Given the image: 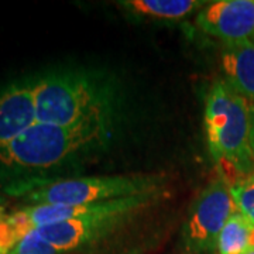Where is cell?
I'll list each match as a JSON object with an SVG mask.
<instances>
[{
	"instance_id": "cell-1",
	"label": "cell",
	"mask_w": 254,
	"mask_h": 254,
	"mask_svg": "<svg viewBox=\"0 0 254 254\" xmlns=\"http://www.w3.org/2000/svg\"><path fill=\"white\" fill-rule=\"evenodd\" d=\"M205 131L220 178L229 187L254 174L250 155V103L223 79L212 85L205 108Z\"/></svg>"
},
{
	"instance_id": "cell-2",
	"label": "cell",
	"mask_w": 254,
	"mask_h": 254,
	"mask_svg": "<svg viewBox=\"0 0 254 254\" xmlns=\"http://www.w3.org/2000/svg\"><path fill=\"white\" fill-rule=\"evenodd\" d=\"M37 122L55 126L106 125L109 105L89 79L54 73L34 82Z\"/></svg>"
},
{
	"instance_id": "cell-3",
	"label": "cell",
	"mask_w": 254,
	"mask_h": 254,
	"mask_svg": "<svg viewBox=\"0 0 254 254\" xmlns=\"http://www.w3.org/2000/svg\"><path fill=\"white\" fill-rule=\"evenodd\" d=\"M105 130V125L63 127L37 122L13 141L0 145V164L9 168L55 167L99 143Z\"/></svg>"
},
{
	"instance_id": "cell-4",
	"label": "cell",
	"mask_w": 254,
	"mask_h": 254,
	"mask_svg": "<svg viewBox=\"0 0 254 254\" xmlns=\"http://www.w3.org/2000/svg\"><path fill=\"white\" fill-rule=\"evenodd\" d=\"M157 190L158 180L153 177H85L36 185L27 193V200L33 205L82 206Z\"/></svg>"
},
{
	"instance_id": "cell-5",
	"label": "cell",
	"mask_w": 254,
	"mask_h": 254,
	"mask_svg": "<svg viewBox=\"0 0 254 254\" xmlns=\"http://www.w3.org/2000/svg\"><path fill=\"white\" fill-rule=\"evenodd\" d=\"M160 196V190L141 195H133L120 199L106 200L99 203L82 205V206H65V205H47L38 203L16 210L6 215V220L11 229L23 237L30 230L51 223L75 219L98 218V216H123L130 218L138 210L150 206Z\"/></svg>"
},
{
	"instance_id": "cell-6",
	"label": "cell",
	"mask_w": 254,
	"mask_h": 254,
	"mask_svg": "<svg viewBox=\"0 0 254 254\" xmlns=\"http://www.w3.org/2000/svg\"><path fill=\"white\" fill-rule=\"evenodd\" d=\"M237 212L230 187L222 178L209 184L196 198L185 226L187 243L193 252L216 250L226 222Z\"/></svg>"
},
{
	"instance_id": "cell-7",
	"label": "cell",
	"mask_w": 254,
	"mask_h": 254,
	"mask_svg": "<svg viewBox=\"0 0 254 254\" xmlns=\"http://www.w3.org/2000/svg\"><path fill=\"white\" fill-rule=\"evenodd\" d=\"M196 26L225 43L254 37V0L210 1L196 16Z\"/></svg>"
},
{
	"instance_id": "cell-8",
	"label": "cell",
	"mask_w": 254,
	"mask_h": 254,
	"mask_svg": "<svg viewBox=\"0 0 254 254\" xmlns=\"http://www.w3.org/2000/svg\"><path fill=\"white\" fill-rule=\"evenodd\" d=\"M127 219L128 218L123 216L75 219L40 226L33 230L48 245L53 246L60 253H64L88 243H93L95 240L110 233Z\"/></svg>"
},
{
	"instance_id": "cell-9",
	"label": "cell",
	"mask_w": 254,
	"mask_h": 254,
	"mask_svg": "<svg viewBox=\"0 0 254 254\" xmlns=\"http://www.w3.org/2000/svg\"><path fill=\"white\" fill-rule=\"evenodd\" d=\"M37 123L34 83H14L0 92V145Z\"/></svg>"
},
{
	"instance_id": "cell-10",
	"label": "cell",
	"mask_w": 254,
	"mask_h": 254,
	"mask_svg": "<svg viewBox=\"0 0 254 254\" xmlns=\"http://www.w3.org/2000/svg\"><path fill=\"white\" fill-rule=\"evenodd\" d=\"M222 69L225 82L243 96L250 105L254 103V40L225 43L222 50Z\"/></svg>"
},
{
	"instance_id": "cell-11",
	"label": "cell",
	"mask_w": 254,
	"mask_h": 254,
	"mask_svg": "<svg viewBox=\"0 0 254 254\" xmlns=\"http://www.w3.org/2000/svg\"><path fill=\"white\" fill-rule=\"evenodd\" d=\"M126 9L144 17L161 20H181L196 10L203 9L208 1L202 0H127L122 1Z\"/></svg>"
},
{
	"instance_id": "cell-12",
	"label": "cell",
	"mask_w": 254,
	"mask_h": 254,
	"mask_svg": "<svg viewBox=\"0 0 254 254\" xmlns=\"http://www.w3.org/2000/svg\"><path fill=\"white\" fill-rule=\"evenodd\" d=\"M254 247V223L239 210L226 222L216 245L218 254H246Z\"/></svg>"
},
{
	"instance_id": "cell-13",
	"label": "cell",
	"mask_w": 254,
	"mask_h": 254,
	"mask_svg": "<svg viewBox=\"0 0 254 254\" xmlns=\"http://www.w3.org/2000/svg\"><path fill=\"white\" fill-rule=\"evenodd\" d=\"M237 210L254 223V174L230 187Z\"/></svg>"
},
{
	"instance_id": "cell-14",
	"label": "cell",
	"mask_w": 254,
	"mask_h": 254,
	"mask_svg": "<svg viewBox=\"0 0 254 254\" xmlns=\"http://www.w3.org/2000/svg\"><path fill=\"white\" fill-rule=\"evenodd\" d=\"M9 254H60V252L43 240L34 230H30L18 240Z\"/></svg>"
},
{
	"instance_id": "cell-15",
	"label": "cell",
	"mask_w": 254,
	"mask_h": 254,
	"mask_svg": "<svg viewBox=\"0 0 254 254\" xmlns=\"http://www.w3.org/2000/svg\"><path fill=\"white\" fill-rule=\"evenodd\" d=\"M249 147L250 155L254 163V103L250 105V134H249Z\"/></svg>"
},
{
	"instance_id": "cell-16",
	"label": "cell",
	"mask_w": 254,
	"mask_h": 254,
	"mask_svg": "<svg viewBox=\"0 0 254 254\" xmlns=\"http://www.w3.org/2000/svg\"><path fill=\"white\" fill-rule=\"evenodd\" d=\"M4 216H6V215H4V208H3V206H0V220L4 218Z\"/></svg>"
},
{
	"instance_id": "cell-17",
	"label": "cell",
	"mask_w": 254,
	"mask_h": 254,
	"mask_svg": "<svg viewBox=\"0 0 254 254\" xmlns=\"http://www.w3.org/2000/svg\"><path fill=\"white\" fill-rule=\"evenodd\" d=\"M123 254H141V253H140L138 250H136V249H134V250H128V252H126V253H123Z\"/></svg>"
},
{
	"instance_id": "cell-18",
	"label": "cell",
	"mask_w": 254,
	"mask_h": 254,
	"mask_svg": "<svg viewBox=\"0 0 254 254\" xmlns=\"http://www.w3.org/2000/svg\"><path fill=\"white\" fill-rule=\"evenodd\" d=\"M246 254H254V247L253 249H250V250H249V252H247Z\"/></svg>"
}]
</instances>
